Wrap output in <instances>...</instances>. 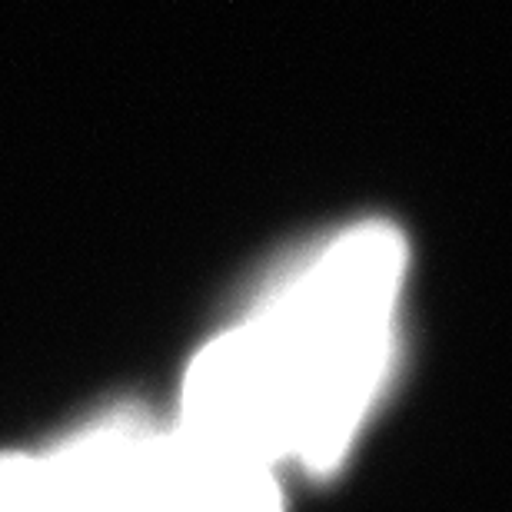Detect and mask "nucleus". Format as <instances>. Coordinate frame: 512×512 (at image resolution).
I'll use <instances>...</instances> for the list:
<instances>
[{"label": "nucleus", "mask_w": 512, "mask_h": 512, "mask_svg": "<svg viewBox=\"0 0 512 512\" xmlns=\"http://www.w3.org/2000/svg\"><path fill=\"white\" fill-rule=\"evenodd\" d=\"M403 280L393 223L316 240L193 356L177 419L273 476L340 463L393 370Z\"/></svg>", "instance_id": "obj_1"}, {"label": "nucleus", "mask_w": 512, "mask_h": 512, "mask_svg": "<svg viewBox=\"0 0 512 512\" xmlns=\"http://www.w3.org/2000/svg\"><path fill=\"white\" fill-rule=\"evenodd\" d=\"M280 476L180 419L110 413L47 453L0 456V512H280Z\"/></svg>", "instance_id": "obj_2"}]
</instances>
